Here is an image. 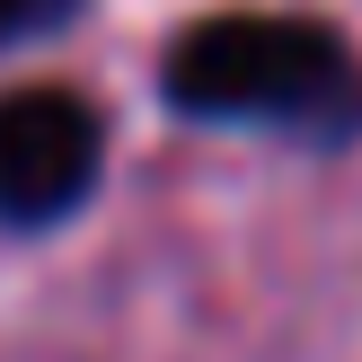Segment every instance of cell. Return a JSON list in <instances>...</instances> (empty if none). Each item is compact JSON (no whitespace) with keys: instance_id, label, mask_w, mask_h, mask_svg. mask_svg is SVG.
Returning a JSON list of instances; mask_svg holds the SVG:
<instances>
[{"instance_id":"1","label":"cell","mask_w":362,"mask_h":362,"mask_svg":"<svg viewBox=\"0 0 362 362\" xmlns=\"http://www.w3.org/2000/svg\"><path fill=\"white\" fill-rule=\"evenodd\" d=\"M159 88L177 115H204V124L300 115L345 88V35L327 18H292V9H230L168 45Z\"/></svg>"},{"instance_id":"2","label":"cell","mask_w":362,"mask_h":362,"mask_svg":"<svg viewBox=\"0 0 362 362\" xmlns=\"http://www.w3.org/2000/svg\"><path fill=\"white\" fill-rule=\"evenodd\" d=\"M98 106L80 88H9L0 98V230H45L88 204L98 186Z\"/></svg>"},{"instance_id":"3","label":"cell","mask_w":362,"mask_h":362,"mask_svg":"<svg viewBox=\"0 0 362 362\" xmlns=\"http://www.w3.org/2000/svg\"><path fill=\"white\" fill-rule=\"evenodd\" d=\"M71 0H0V45H18L27 27H45V18H62Z\"/></svg>"}]
</instances>
